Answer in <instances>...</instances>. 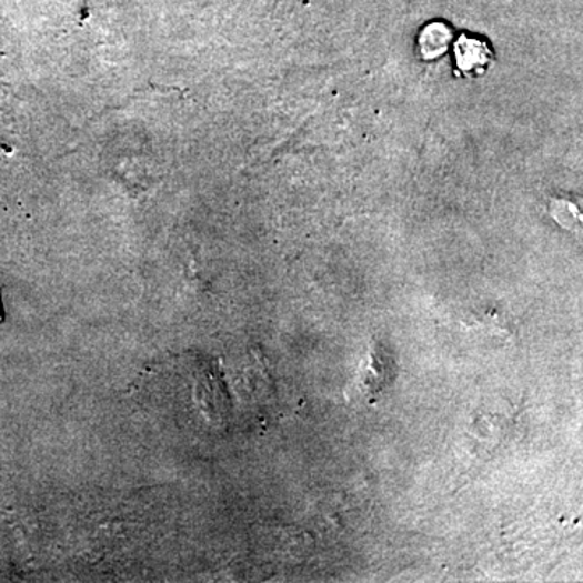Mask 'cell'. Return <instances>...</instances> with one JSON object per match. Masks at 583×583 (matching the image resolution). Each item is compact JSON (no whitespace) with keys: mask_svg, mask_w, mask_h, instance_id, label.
I'll list each match as a JSON object with an SVG mask.
<instances>
[{"mask_svg":"<svg viewBox=\"0 0 583 583\" xmlns=\"http://www.w3.org/2000/svg\"><path fill=\"white\" fill-rule=\"evenodd\" d=\"M449 38H451V33H449L444 24H431V27L426 28L423 37L420 38L423 54H426L428 58L434 54V58H436L438 54L446 51Z\"/></svg>","mask_w":583,"mask_h":583,"instance_id":"obj_1","label":"cell"},{"mask_svg":"<svg viewBox=\"0 0 583 583\" xmlns=\"http://www.w3.org/2000/svg\"><path fill=\"white\" fill-rule=\"evenodd\" d=\"M486 48L480 44L479 41H470V39L462 38L458 44L459 66L464 70L472 69L473 66H482L485 63Z\"/></svg>","mask_w":583,"mask_h":583,"instance_id":"obj_2","label":"cell"},{"mask_svg":"<svg viewBox=\"0 0 583 583\" xmlns=\"http://www.w3.org/2000/svg\"><path fill=\"white\" fill-rule=\"evenodd\" d=\"M0 321H2V311H0Z\"/></svg>","mask_w":583,"mask_h":583,"instance_id":"obj_3","label":"cell"}]
</instances>
